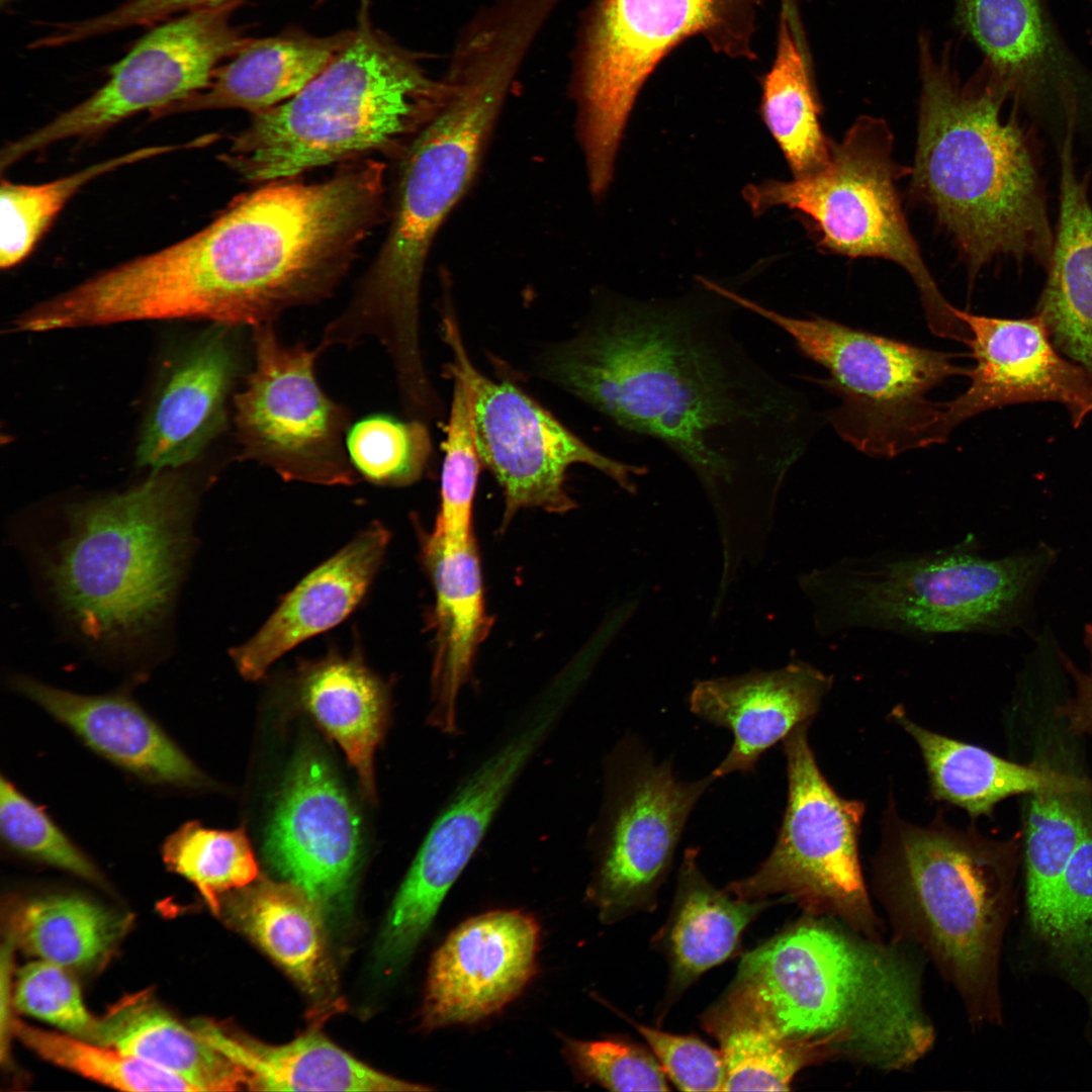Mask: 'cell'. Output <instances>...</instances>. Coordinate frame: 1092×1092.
I'll return each mask as SVG.
<instances>
[{"label": "cell", "instance_id": "obj_37", "mask_svg": "<svg viewBox=\"0 0 1092 1092\" xmlns=\"http://www.w3.org/2000/svg\"><path fill=\"white\" fill-rule=\"evenodd\" d=\"M130 922L127 914L87 898L56 894L19 904L8 934L38 960L65 969H89L105 962Z\"/></svg>", "mask_w": 1092, "mask_h": 1092}, {"label": "cell", "instance_id": "obj_13", "mask_svg": "<svg viewBox=\"0 0 1092 1092\" xmlns=\"http://www.w3.org/2000/svg\"><path fill=\"white\" fill-rule=\"evenodd\" d=\"M810 722L784 740L788 800L776 843L749 876L727 891L749 900L780 895L809 915L834 919L883 940L862 876L858 837L864 804L840 797L821 772L808 740Z\"/></svg>", "mask_w": 1092, "mask_h": 1092}, {"label": "cell", "instance_id": "obj_45", "mask_svg": "<svg viewBox=\"0 0 1092 1092\" xmlns=\"http://www.w3.org/2000/svg\"><path fill=\"white\" fill-rule=\"evenodd\" d=\"M454 378L441 474V504L433 533L452 539L472 536L471 518L481 461L471 426L468 387L458 375Z\"/></svg>", "mask_w": 1092, "mask_h": 1092}, {"label": "cell", "instance_id": "obj_4", "mask_svg": "<svg viewBox=\"0 0 1092 1092\" xmlns=\"http://www.w3.org/2000/svg\"><path fill=\"white\" fill-rule=\"evenodd\" d=\"M906 946L810 915L746 953L729 991L781 1037L828 1060L906 1070L935 1040Z\"/></svg>", "mask_w": 1092, "mask_h": 1092}, {"label": "cell", "instance_id": "obj_40", "mask_svg": "<svg viewBox=\"0 0 1092 1092\" xmlns=\"http://www.w3.org/2000/svg\"><path fill=\"white\" fill-rule=\"evenodd\" d=\"M195 146H200L196 140L178 145L144 147L41 184H20L2 179L1 269H11L26 259L64 206L87 183L124 166Z\"/></svg>", "mask_w": 1092, "mask_h": 1092}, {"label": "cell", "instance_id": "obj_43", "mask_svg": "<svg viewBox=\"0 0 1092 1092\" xmlns=\"http://www.w3.org/2000/svg\"><path fill=\"white\" fill-rule=\"evenodd\" d=\"M352 465L379 485L402 486L418 480L431 454L429 430L421 420L399 421L373 415L357 422L347 434Z\"/></svg>", "mask_w": 1092, "mask_h": 1092}, {"label": "cell", "instance_id": "obj_34", "mask_svg": "<svg viewBox=\"0 0 1092 1092\" xmlns=\"http://www.w3.org/2000/svg\"><path fill=\"white\" fill-rule=\"evenodd\" d=\"M93 1042L115 1048L181 1078L196 1091L248 1087L244 1069L147 994L125 997L99 1017Z\"/></svg>", "mask_w": 1092, "mask_h": 1092}, {"label": "cell", "instance_id": "obj_32", "mask_svg": "<svg viewBox=\"0 0 1092 1092\" xmlns=\"http://www.w3.org/2000/svg\"><path fill=\"white\" fill-rule=\"evenodd\" d=\"M192 1026L244 1069L251 1090L386 1092L430 1089L372 1069L316 1031L285 1044L271 1045L210 1020H196Z\"/></svg>", "mask_w": 1092, "mask_h": 1092}, {"label": "cell", "instance_id": "obj_10", "mask_svg": "<svg viewBox=\"0 0 1092 1092\" xmlns=\"http://www.w3.org/2000/svg\"><path fill=\"white\" fill-rule=\"evenodd\" d=\"M763 0H590L572 56L576 133L588 182L608 186L635 101L678 44L700 35L717 54L757 58Z\"/></svg>", "mask_w": 1092, "mask_h": 1092}, {"label": "cell", "instance_id": "obj_30", "mask_svg": "<svg viewBox=\"0 0 1092 1092\" xmlns=\"http://www.w3.org/2000/svg\"><path fill=\"white\" fill-rule=\"evenodd\" d=\"M288 687L341 746L373 800L374 753L387 725L388 690L367 666L359 646L347 654L331 648L321 658L298 662Z\"/></svg>", "mask_w": 1092, "mask_h": 1092}, {"label": "cell", "instance_id": "obj_5", "mask_svg": "<svg viewBox=\"0 0 1092 1092\" xmlns=\"http://www.w3.org/2000/svg\"><path fill=\"white\" fill-rule=\"evenodd\" d=\"M931 49V48H930ZM920 40L921 99L912 184L975 275L999 256L1048 267L1054 244L1034 139L1006 87L982 66L962 85Z\"/></svg>", "mask_w": 1092, "mask_h": 1092}, {"label": "cell", "instance_id": "obj_44", "mask_svg": "<svg viewBox=\"0 0 1092 1092\" xmlns=\"http://www.w3.org/2000/svg\"><path fill=\"white\" fill-rule=\"evenodd\" d=\"M1092 1015V816L1062 881L1048 941Z\"/></svg>", "mask_w": 1092, "mask_h": 1092}, {"label": "cell", "instance_id": "obj_51", "mask_svg": "<svg viewBox=\"0 0 1092 1092\" xmlns=\"http://www.w3.org/2000/svg\"><path fill=\"white\" fill-rule=\"evenodd\" d=\"M1083 643L1089 656V667L1081 670L1064 653L1059 658L1075 685V694L1056 707V715L1065 720L1069 731L1076 736H1092V624H1086Z\"/></svg>", "mask_w": 1092, "mask_h": 1092}, {"label": "cell", "instance_id": "obj_19", "mask_svg": "<svg viewBox=\"0 0 1092 1092\" xmlns=\"http://www.w3.org/2000/svg\"><path fill=\"white\" fill-rule=\"evenodd\" d=\"M360 848L353 803L324 754L304 747L289 767L268 828V862L322 912L332 913L350 890Z\"/></svg>", "mask_w": 1092, "mask_h": 1092}, {"label": "cell", "instance_id": "obj_53", "mask_svg": "<svg viewBox=\"0 0 1092 1092\" xmlns=\"http://www.w3.org/2000/svg\"><path fill=\"white\" fill-rule=\"evenodd\" d=\"M9 1L10 0H1V3L3 4V3H6V2H9Z\"/></svg>", "mask_w": 1092, "mask_h": 1092}, {"label": "cell", "instance_id": "obj_12", "mask_svg": "<svg viewBox=\"0 0 1092 1092\" xmlns=\"http://www.w3.org/2000/svg\"><path fill=\"white\" fill-rule=\"evenodd\" d=\"M892 150L887 123L861 116L831 145L825 167L791 181L750 184L743 197L755 214L775 206L802 212L826 251L896 263L917 286L930 332L966 344L970 329L939 291L910 232L897 182L912 169L896 163Z\"/></svg>", "mask_w": 1092, "mask_h": 1092}, {"label": "cell", "instance_id": "obj_46", "mask_svg": "<svg viewBox=\"0 0 1092 1092\" xmlns=\"http://www.w3.org/2000/svg\"><path fill=\"white\" fill-rule=\"evenodd\" d=\"M0 829L4 842L18 854L88 882L104 883L85 852L4 777L0 782Z\"/></svg>", "mask_w": 1092, "mask_h": 1092}, {"label": "cell", "instance_id": "obj_31", "mask_svg": "<svg viewBox=\"0 0 1092 1092\" xmlns=\"http://www.w3.org/2000/svg\"><path fill=\"white\" fill-rule=\"evenodd\" d=\"M322 910L290 882L262 879L220 899L219 916L255 941L314 999L335 989Z\"/></svg>", "mask_w": 1092, "mask_h": 1092}, {"label": "cell", "instance_id": "obj_11", "mask_svg": "<svg viewBox=\"0 0 1092 1092\" xmlns=\"http://www.w3.org/2000/svg\"><path fill=\"white\" fill-rule=\"evenodd\" d=\"M723 296L771 322L786 332L800 352L829 374L814 379L839 399L826 420L845 442L872 457L892 458L904 452L944 443L945 402L930 392L969 369L961 355L812 316L792 317L723 287Z\"/></svg>", "mask_w": 1092, "mask_h": 1092}, {"label": "cell", "instance_id": "obj_41", "mask_svg": "<svg viewBox=\"0 0 1092 1092\" xmlns=\"http://www.w3.org/2000/svg\"><path fill=\"white\" fill-rule=\"evenodd\" d=\"M162 858L171 872L196 887L217 915L221 897L250 885L259 873L243 827L220 830L187 822L165 840Z\"/></svg>", "mask_w": 1092, "mask_h": 1092}, {"label": "cell", "instance_id": "obj_47", "mask_svg": "<svg viewBox=\"0 0 1092 1092\" xmlns=\"http://www.w3.org/2000/svg\"><path fill=\"white\" fill-rule=\"evenodd\" d=\"M67 970L41 960L27 964L18 972L13 1003L29 1016L93 1042L99 1017L89 1012L79 985Z\"/></svg>", "mask_w": 1092, "mask_h": 1092}, {"label": "cell", "instance_id": "obj_2", "mask_svg": "<svg viewBox=\"0 0 1092 1092\" xmlns=\"http://www.w3.org/2000/svg\"><path fill=\"white\" fill-rule=\"evenodd\" d=\"M385 165L367 160L318 183L271 181L160 251L162 295L180 318L272 323L321 299L383 212Z\"/></svg>", "mask_w": 1092, "mask_h": 1092}, {"label": "cell", "instance_id": "obj_52", "mask_svg": "<svg viewBox=\"0 0 1092 1092\" xmlns=\"http://www.w3.org/2000/svg\"><path fill=\"white\" fill-rule=\"evenodd\" d=\"M1089 2H1090V4H1091V7H1092V0H1089ZM1089 43H1090V44H1091V47H1092V32L1090 33V36H1089Z\"/></svg>", "mask_w": 1092, "mask_h": 1092}, {"label": "cell", "instance_id": "obj_3", "mask_svg": "<svg viewBox=\"0 0 1092 1092\" xmlns=\"http://www.w3.org/2000/svg\"><path fill=\"white\" fill-rule=\"evenodd\" d=\"M536 37L530 21L504 10L481 11L462 30L444 76L445 99L405 148L386 240L344 310L357 334L392 350L419 345L420 288L432 242L473 180Z\"/></svg>", "mask_w": 1092, "mask_h": 1092}, {"label": "cell", "instance_id": "obj_49", "mask_svg": "<svg viewBox=\"0 0 1092 1092\" xmlns=\"http://www.w3.org/2000/svg\"><path fill=\"white\" fill-rule=\"evenodd\" d=\"M665 1075L682 1091H723V1056L701 1039L634 1023Z\"/></svg>", "mask_w": 1092, "mask_h": 1092}, {"label": "cell", "instance_id": "obj_16", "mask_svg": "<svg viewBox=\"0 0 1092 1092\" xmlns=\"http://www.w3.org/2000/svg\"><path fill=\"white\" fill-rule=\"evenodd\" d=\"M253 332L255 365L234 398L242 458L272 468L285 480L355 483L343 444L349 415L326 395L314 374L322 349L284 345L272 323Z\"/></svg>", "mask_w": 1092, "mask_h": 1092}, {"label": "cell", "instance_id": "obj_28", "mask_svg": "<svg viewBox=\"0 0 1092 1092\" xmlns=\"http://www.w3.org/2000/svg\"><path fill=\"white\" fill-rule=\"evenodd\" d=\"M1076 121L1069 119L1060 153V206L1048 278L1036 313L1057 349L1092 377V205L1088 179L1073 159Z\"/></svg>", "mask_w": 1092, "mask_h": 1092}, {"label": "cell", "instance_id": "obj_21", "mask_svg": "<svg viewBox=\"0 0 1092 1092\" xmlns=\"http://www.w3.org/2000/svg\"><path fill=\"white\" fill-rule=\"evenodd\" d=\"M539 926L518 910L461 923L431 961L421 1009L427 1030L473 1023L516 999L535 974Z\"/></svg>", "mask_w": 1092, "mask_h": 1092}, {"label": "cell", "instance_id": "obj_35", "mask_svg": "<svg viewBox=\"0 0 1092 1092\" xmlns=\"http://www.w3.org/2000/svg\"><path fill=\"white\" fill-rule=\"evenodd\" d=\"M917 743L936 801L956 805L972 818L989 816L1002 800L1071 784L1079 779L1046 765L1020 764L913 722L901 706L890 713Z\"/></svg>", "mask_w": 1092, "mask_h": 1092}, {"label": "cell", "instance_id": "obj_14", "mask_svg": "<svg viewBox=\"0 0 1092 1092\" xmlns=\"http://www.w3.org/2000/svg\"><path fill=\"white\" fill-rule=\"evenodd\" d=\"M240 3L154 25L110 67L107 81L90 96L4 146L1 171L57 143L97 136L136 113L151 114L205 89L215 70L250 38L233 21Z\"/></svg>", "mask_w": 1092, "mask_h": 1092}, {"label": "cell", "instance_id": "obj_25", "mask_svg": "<svg viewBox=\"0 0 1092 1092\" xmlns=\"http://www.w3.org/2000/svg\"><path fill=\"white\" fill-rule=\"evenodd\" d=\"M389 538L383 525L373 523L305 575L259 631L231 650L242 676L261 678L287 651L344 621L366 596Z\"/></svg>", "mask_w": 1092, "mask_h": 1092}, {"label": "cell", "instance_id": "obj_26", "mask_svg": "<svg viewBox=\"0 0 1092 1092\" xmlns=\"http://www.w3.org/2000/svg\"><path fill=\"white\" fill-rule=\"evenodd\" d=\"M11 686L91 749L136 778L183 790L204 786L206 778L199 767L130 698L80 695L26 675L14 676Z\"/></svg>", "mask_w": 1092, "mask_h": 1092}, {"label": "cell", "instance_id": "obj_1", "mask_svg": "<svg viewBox=\"0 0 1092 1092\" xmlns=\"http://www.w3.org/2000/svg\"><path fill=\"white\" fill-rule=\"evenodd\" d=\"M726 301L716 292L607 300L581 334L546 355L542 372L669 448L721 511L769 508L817 419L750 355Z\"/></svg>", "mask_w": 1092, "mask_h": 1092}, {"label": "cell", "instance_id": "obj_22", "mask_svg": "<svg viewBox=\"0 0 1092 1092\" xmlns=\"http://www.w3.org/2000/svg\"><path fill=\"white\" fill-rule=\"evenodd\" d=\"M983 66L1019 109L1051 104L1066 114L1092 98V70L1062 33L1048 0H958Z\"/></svg>", "mask_w": 1092, "mask_h": 1092}, {"label": "cell", "instance_id": "obj_39", "mask_svg": "<svg viewBox=\"0 0 1092 1092\" xmlns=\"http://www.w3.org/2000/svg\"><path fill=\"white\" fill-rule=\"evenodd\" d=\"M726 1069L723 1091L790 1090L804 1068L828 1060L818 1049L781 1037L747 1005L727 993L704 1016Z\"/></svg>", "mask_w": 1092, "mask_h": 1092}, {"label": "cell", "instance_id": "obj_17", "mask_svg": "<svg viewBox=\"0 0 1092 1092\" xmlns=\"http://www.w3.org/2000/svg\"><path fill=\"white\" fill-rule=\"evenodd\" d=\"M593 896L605 922L655 905L687 821L712 775L681 781L637 741L619 751Z\"/></svg>", "mask_w": 1092, "mask_h": 1092}, {"label": "cell", "instance_id": "obj_29", "mask_svg": "<svg viewBox=\"0 0 1092 1092\" xmlns=\"http://www.w3.org/2000/svg\"><path fill=\"white\" fill-rule=\"evenodd\" d=\"M351 29L317 36L300 31L250 37L209 85L151 113L152 118L212 109H244L253 114L275 107L304 89L347 43Z\"/></svg>", "mask_w": 1092, "mask_h": 1092}, {"label": "cell", "instance_id": "obj_48", "mask_svg": "<svg viewBox=\"0 0 1092 1092\" xmlns=\"http://www.w3.org/2000/svg\"><path fill=\"white\" fill-rule=\"evenodd\" d=\"M564 1052L584 1079L612 1091H667L666 1075L648 1051L622 1039L564 1040Z\"/></svg>", "mask_w": 1092, "mask_h": 1092}, {"label": "cell", "instance_id": "obj_9", "mask_svg": "<svg viewBox=\"0 0 1092 1092\" xmlns=\"http://www.w3.org/2000/svg\"><path fill=\"white\" fill-rule=\"evenodd\" d=\"M193 492L170 473L66 511L44 572L64 613L99 642L134 639L167 613L190 549Z\"/></svg>", "mask_w": 1092, "mask_h": 1092}, {"label": "cell", "instance_id": "obj_27", "mask_svg": "<svg viewBox=\"0 0 1092 1092\" xmlns=\"http://www.w3.org/2000/svg\"><path fill=\"white\" fill-rule=\"evenodd\" d=\"M422 558L436 590L435 707L430 721L449 732L455 728L456 698L490 623L473 535L452 539L431 532L422 544Z\"/></svg>", "mask_w": 1092, "mask_h": 1092}, {"label": "cell", "instance_id": "obj_23", "mask_svg": "<svg viewBox=\"0 0 1092 1092\" xmlns=\"http://www.w3.org/2000/svg\"><path fill=\"white\" fill-rule=\"evenodd\" d=\"M832 684V675L802 661L697 681L689 697L691 711L729 729L734 738L711 775L751 771L767 749L814 718Z\"/></svg>", "mask_w": 1092, "mask_h": 1092}, {"label": "cell", "instance_id": "obj_38", "mask_svg": "<svg viewBox=\"0 0 1092 1092\" xmlns=\"http://www.w3.org/2000/svg\"><path fill=\"white\" fill-rule=\"evenodd\" d=\"M1092 781L1079 778L1029 795L1025 840L1026 904L1033 932L1048 941L1062 881L1091 815Z\"/></svg>", "mask_w": 1092, "mask_h": 1092}, {"label": "cell", "instance_id": "obj_33", "mask_svg": "<svg viewBox=\"0 0 1092 1092\" xmlns=\"http://www.w3.org/2000/svg\"><path fill=\"white\" fill-rule=\"evenodd\" d=\"M769 904L768 899L731 897L727 890L715 888L698 866V849L688 848L662 938L670 964L666 1003L676 1000L703 973L726 961L747 925Z\"/></svg>", "mask_w": 1092, "mask_h": 1092}, {"label": "cell", "instance_id": "obj_24", "mask_svg": "<svg viewBox=\"0 0 1092 1092\" xmlns=\"http://www.w3.org/2000/svg\"><path fill=\"white\" fill-rule=\"evenodd\" d=\"M233 326L215 324L187 347L149 413L136 462L154 470L196 459L225 425V402L239 372Z\"/></svg>", "mask_w": 1092, "mask_h": 1092}, {"label": "cell", "instance_id": "obj_8", "mask_svg": "<svg viewBox=\"0 0 1092 1092\" xmlns=\"http://www.w3.org/2000/svg\"><path fill=\"white\" fill-rule=\"evenodd\" d=\"M1057 551L1045 543L1001 558L973 536L925 552L843 558L801 577L817 631L852 629L931 637L1005 633L1026 624Z\"/></svg>", "mask_w": 1092, "mask_h": 1092}, {"label": "cell", "instance_id": "obj_7", "mask_svg": "<svg viewBox=\"0 0 1092 1092\" xmlns=\"http://www.w3.org/2000/svg\"><path fill=\"white\" fill-rule=\"evenodd\" d=\"M371 0L330 65L289 100L253 114L220 159L244 180H282L415 136L445 99L420 57L377 29Z\"/></svg>", "mask_w": 1092, "mask_h": 1092}, {"label": "cell", "instance_id": "obj_50", "mask_svg": "<svg viewBox=\"0 0 1092 1092\" xmlns=\"http://www.w3.org/2000/svg\"><path fill=\"white\" fill-rule=\"evenodd\" d=\"M242 0H125L108 11L111 29L119 31L134 26H154L176 16L224 6Z\"/></svg>", "mask_w": 1092, "mask_h": 1092}, {"label": "cell", "instance_id": "obj_42", "mask_svg": "<svg viewBox=\"0 0 1092 1092\" xmlns=\"http://www.w3.org/2000/svg\"><path fill=\"white\" fill-rule=\"evenodd\" d=\"M11 1031L29 1050L59 1067L127 1091H196L189 1083L115 1048L12 1020Z\"/></svg>", "mask_w": 1092, "mask_h": 1092}, {"label": "cell", "instance_id": "obj_6", "mask_svg": "<svg viewBox=\"0 0 1092 1092\" xmlns=\"http://www.w3.org/2000/svg\"><path fill=\"white\" fill-rule=\"evenodd\" d=\"M1017 848L941 816L920 826L891 802L873 884L894 941L919 946L957 990L970 1021H1002L999 965L1015 903Z\"/></svg>", "mask_w": 1092, "mask_h": 1092}, {"label": "cell", "instance_id": "obj_15", "mask_svg": "<svg viewBox=\"0 0 1092 1092\" xmlns=\"http://www.w3.org/2000/svg\"><path fill=\"white\" fill-rule=\"evenodd\" d=\"M442 325L453 355L448 371L468 387L479 459L503 488L505 524L524 508L556 514L572 510L575 504L565 480L576 463L598 469L629 492L635 490L632 476L645 474L646 467L602 454L519 387L481 374L467 356L454 317L446 314Z\"/></svg>", "mask_w": 1092, "mask_h": 1092}, {"label": "cell", "instance_id": "obj_36", "mask_svg": "<svg viewBox=\"0 0 1092 1092\" xmlns=\"http://www.w3.org/2000/svg\"><path fill=\"white\" fill-rule=\"evenodd\" d=\"M760 113L795 177L825 167L832 143L820 124L821 108L794 25L782 8L774 61L761 79Z\"/></svg>", "mask_w": 1092, "mask_h": 1092}, {"label": "cell", "instance_id": "obj_18", "mask_svg": "<svg viewBox=\"0 0 1092 1092\" xmlns=\"http://www.w3.org/2000/svg\"><path fill=\"white\" fill-rule=\"evenodd\" d=\"M541 707L455 794L425 838L384 922L378 963L396 970L411 957L443 899L481 842L513 783L553 723Z\"/></svg>", "mask_w": 1092, "mask_h": 1092}, {"label": "cell", "instance_id": "obj_20", "mask_svg": "<svg viewBox=\"0 0 1092 1092\" xmlns=\"http://www.w3.org/2000/svg\"><path fill=\"white\" fill-rule=\"evenodd\" d=\"M971 339L975 365L970 385L945 402L948 434L963 422L984 412L1009 404L1053 401L1063 404L1074 427L1092 413V377L1055 346L1042 318L991 317L961 310Z\"/></svg>", "mask_w": 1092, "mask_h": 1092}]
</instances>
